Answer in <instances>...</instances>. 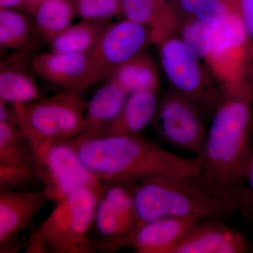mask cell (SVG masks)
I'll return each instance as SVG.
<instances>
[{"mask_svg":"<svg viewBox=\"0 0 253 253\" xmlns=\"http://www.w3.org/2000/svg\"><path fill=\"white\" fill-rule=\"evenodd\" d=\"M69 142L86 169L101 184H139L166 174L201 170L197 158L169 152L139 135H79Z\"/></svg>","mask_w":253,"mask_h":253,"instance_id":"cell-1","label":"cell"},{"mask_svg":"<svg viewBox=\"0 0 253 253\" xmlns=\"http://www.w3.org/2000/svg\"><path fill=\"white\" fill-rule=\"evenodd\" d=\"M134 201L141 224L168 217L224 220L237 211L231 190L201 169L142 181L136 186Z\"/></svg>","mask_w":253,"mask_h":253,"instance_id":"cell-2","label":"cell"},{"mask_svg":"<svg viewBox=\"0 0 253 253\" xmlns=\"http://www.w3.org/2000/svg\"><path fill=\"white\" fill-rule=\"evenodd\" d=\"M253 154V100L224 99L212 118L204 151L202 172L230 190L244 177Z\"/></svg>","mask_w":253,"mask_h":253,"instance_id":"cell-3","label":"cell"},{"mask_svg":"<svg viewBox=\"0 0 253 253\" xmlns=\"http://www.w3.org/2000/svg\"><path fill=\"white\" fill-rule=\"evenodd\" d=\"M253 45L239 11L212 24L211 45L203 63L224 99L253 100Z\"/></svg>","mask_w":253,"mask_h":253,"instance_id":"cell-4","label":"cell"},{"mask_svg":"<svg viewBox=\"0 0 253 253\" xmlns=\"http://www.w3.org/2000/svg\"><path fill=\"white\" fill-rule=\"evenodd\" d=\"M100 189L79 188L56 203L37 229L49 253H92L99 250L89 232L94 225Z\"/></svg>","mask_w":253,"mask_h":253,"instance_id":"cell-5","label":"cell"},{"mask_svg":"<svg viewBox=\"0 0 253 253\" xmlns=\"http://www.w3.org/2000/svg\"><path fill=\"white\" fill-rule=\"evenodd\" d=\"M156 46L169 89L192 103L205 119H212L224 97L202 61L176 33L164 38Z\"/></svg>","mask_w":253,"mask_h":253,"instance_id":"cell-6","label":"cell"},{"mask_svg":"<svg viewBox=\"0 0 253 253\" xmlns=\"http://www.w3.org/2000/svg\"><path fill=\"white\" fill-rule=\"evenodd\" d=\"M26 136L29 144L30 163L48 201L56 204L79 188L101 186V183L82 163L69 141Z\"/></svg>","mask_w":253,"mask_h":253,"instance_id":"cell-7","label":"cell"},{"mask_svg":"<svg viewBox=\"0 0 253 253\" xmlns=\"http://www.w3.org/2000/svg\"><path fill=\"white\" fill-rule=\"evenodd\" d=\"M13 106L18 125L26 135L70 141L84 131L86 102L80 94L59 91L27 104Z\"/></svg>","mask_w":253,"mask_h":253,"instance_id":"cell-8","label":"cell"},{"mask_svg":"<svg viewBox=\"0 0 253 253\" xmlns=\"http://www.w3.org/2000/svg\"><path fill=\"white\" fill-rule=\"evenodd\" d=\"M137 185L120 182L101 184L94 221L103 239L98 242L99 249L110 251L126 247L140 225L134 201Z\"/></svg>","mask_w":253,"mask_h":253,"instance_id":"cell-9","label":"cell"},{"mask_svg":"<svg viewBox=\"0 0 253 253\" xmlns=\"http://www.w3.org/2000/svg\"><path fill=\"white\" fill-rule=\"evenodd\" d=\"M205 120L196 106L169 89L160 100L151 125L163 141L199 158L207 138Z\"/></svg>","mask_w":253,"mask_h":253,"instance_id":"cell-10","label":"cell"},{"mask_svg":"<svg viewBox=\"0 0 253 253\" xmlns=\"http://www.w3.org/2000/svg\"><path fill=\"white\" fill-rule=\"evenodd\" d=\"M151 44L152 33L146 26L126 18L109 23L90 52L100 81Z\"/></svg>","mask_w":253,"mask_h":253,"instance_id":"cell-11","label":"cell"},{"mask_svg":"<svg viewBox=\"0 0 253 253\" xmlns=\"http://www.w3.org/2000/svg\"><path fill=\"white\" fill-rule=\"evenodd\" d=\"M35 74L63 92L80 94L100 81L91 53L69 54L49 51L31 60Z\"/></svg>","mask_w":253,"mask_h":253,"instance_id":"cell-12","label":"cell"},{"mask_svg":"<svg viewBox=\"0 0 253 253\" xmlns=\"http://www.w3.org/2000/svg\"><path fill=\"white\" fill-rule=\"evenodd\" d=\"M47 201L42 189L0 190V253H16L25 247L20 236Z\"/></svg>","mask_w":253,"mask_h":253,"instance_id":"cell-13","label":"cell"},{"mask_svg":"<svg viewBox=\"0 0 253 253\" xmlns=\"http://www.w3.org/2000/svg\"><path fill=\"white\" fill-rule=\"evenodd\" d=\"M249 244L246 236L224 219L200 221L181 239L172 253H243Z\"/></svg>","mask_w":253,"mask_h":253,"instance_id":"cell-14","label":"cell"},{"mask_svg":"<svg viewBox=\"0 0 253 253\" xmlns=\"http://www.w3.org/2000/svg\"><path fill=\"white\" fill-rule=\"evenodd\" d=\"M199 221L192 218L168 217L143 223L126 246L137 253H172Z\"/></svg>","mask_w":253,"mask_h":253,"instance_id":"cell-15","label":"cell"},{"mask_svg":"<svg viewBox=\"0 0 253 253\" xmlns=\"http://www.w3.org/2000/svg\"><path fill=\"white\" fill-rule=\"evenodd\" d=\"M125 18L139 23L152 33L154 44L172 34L179 26L174 6L166 0H121Z\"/></svg>","mask_w":253,"mask_h":253,"instance_id":"cell-16","label":"cell"},{"mask_svg":"<svg viewBox=\"0 0 253 253\" xmlns=\"http://www.w3.org/2000/svg\"><path fill=\"white\" fill-rule=\"evenodd\" d=\"M127 93L114 82L105 79L86 102L85 125L81 135L97 136L114 122L124 107Z\"/></svg>","mask_w":253,"mask_h":253,"instance_id":"cell-17","label":"cell"},{"mask_svg":"<svg viewBox=\"0 0 253 253\" xmlns=\"http://www.w3.org/2000/svg\"><path fill=\"white\" fill-rule=\"evenodd\" d=\"M31 63L14 56L1 63L0 70V100L11 105L27 104L44 96L33 71Z\"/></svg>","mask_w":253,"mask_h":253,"instance_id":"cell-18","label":"cell"},{"mask_svg":"<svg viewBox=\"0 0 253 253\" xmlns=\"http://www.w3.org/2000/svg\"><path fill=\"white\" fill-rule=\"evenodd\" d=\"M158 104V91L131 93L118 117L99 135H139L152 123Z\"/></svg>","mask_w":253,"mask_h":253,"instance_id":"cell-19","label":"cell"},{"mask_svg":"<svg viewBox=\"0 0 253 253\" xmlns=\"http://www.w3.org/2000/svg\"><path fill=\"white\" fill-rule=\"evenodd\" d=\"M105 79L114 82L129 94L139 91H158L161 77L154 56L144 50L115 68Z\"/></svg>","mask_w":253,"mask_h":253,"instance_id":"cell-20","label":"cell"},{"mask_svg":"<svg viewBox=\"0 0 253 253\" xmlns=\"http://www.w3.org/2000/svg\"><path fill=\"white\" fill-rule=\"evenodd\" d=\"M75 15L73 0H40L31 16L35 29L49 42L72 25Z\"/></svg>","mask_w":253,"mask_h":253,"instance_id":"cell-21","label":"cell"},{"mask_svg":"<svg viewBox=\"0 0 253 253\" xmlns=\"http://www.w3.org/2000/svg\"><path fill=\"white\" fill-rule=\"evenodd\" d=\"M110 22L83 21L72 24L57 36L50 40V51L69 54L91 52Z\"/></svg>","mask_w":253,"mask_h":253,"instance_id":"cell-22","label":"cell"},{"mask_svg":"<svg viewBox=\"0 0 253 253\" xmlns=\"http://www.w3.org/2000/svg\"><path fill=\"white\" fill-rule=\"evenodd\" d=\"M34 29V23L22 11L0 9L1 49H21L26 47Z\"/></svg>","mask_w":253,"mask_h":253,"instance_id":"cell-23","label":"cell"},{"mask_svg":"<svg viewBox=\"0 0 253 253\" xmlns=\"http://www.w3.org/2000/svg\"><path fill=\"white\" fill-rule=\"evenodd\" d=\"M29 161V144L22 129L0 123V166H17Z\"/></svg>","mask_w":253,"mask_h":253,"instance_id":"cell-24","label":"cell"},{"mask_svg":"<svg viewBox=\"0 0 253 253\" xmlns=\"http://www.w3.org/2000/svg\"><path fill=\"white\" fill-rule=\"evenodd\" d=\"M212 33V24L195 18L182 21L176 31L186 47L202 62L209 51Z\"/></svg>","mask_w":253,"mask_h":253,"instance_id":"cell-25","label":"cell"},{"mask_svg":"<svg viewBox=\"0 0 253 253\" xmlns=\"http://www.w3.org/2000/svg\"><path fill=\"white\" fill-rule=\"evenodd\" d=\"M76 15L83 21L110 22L123 15L121 0H73Z\"/></svg>","mask_w":253,"mask_h":253,"instance_id":"cell-26","label":"cell"},{"mask_svg":"<svg viewBox=\"0 0 253 253\" xmlns=\"http://www.w3.org/2000/svg\"><path fill=\"white\" fill-rule=\"evenodd\" d=\"M38 182L30 161L17 166H0V190L26 191Z\"/></svg>","mask_w":253,"mask_h":253,"instance_id":"cell-27","label":"cell"},{"mask_svg":"<svg viewBox=\"0 0 253 253\" xmlns=\"http://www.w3.org/2000/svg\"><path fill=\"white\" fill-rule=\"evenodd\" d=\"M236 209L253 224V154L241 181L231 189Z\"/></svg>","mask_w":253,"mask_h":253,"instance_id":"cell-28","label":"cell"},{"mask_svg":"<svg viewBox=\"0 0 253 253\" xmlns=\"http://www.w3.org/2000/svg\"><path fill=\"white\" fill-rule=\"evenodd\" d=\"M211 1V0H175L174 8L179 21V26L182 21L194 18Z\"/></svg>","mask_w":253,"mask_h":253,"instance_id":"cell-29","label":"cell"},{"mask_svg":"<svg viewBox=\"0 0 253 253\" xmlns=\"http://www.w3.org/2000/svg\"><path fill=\"white\" fill-rule=\"evenodd\" d=\"M239 13L253 45V0H239Z\"/></svg>","mask_w":253,"mask_h":253,"instance_id":"cell-30","label":"cell"},{"mask_svg":"<svg viewBox=\"0 0 253 253\" xmlns=\"http://www.w3.org/2000/svg\"><path fill=\"white\" fill-rule=\"evenodd\" d=\"M38 0H0V9H11L32 14Z\"/></svg>","mask_w":253,"mask_h":253,"instance_id":"cell-31","label":"cell"},{"mask_svg":"<svg viewBox=\"0 0 253 253\" xmlns=\"http://www.w3.org/2000/svg\"><path fill=\"white\" fill-rule=\"evenodd\" d=\"M26 253H49L44 240L40 235L38 230L32 231L28 242L26 243Z\"/></svg>","mask_w":253,"mask_h":253,"instance_id":"cell-32","label":"cell"},{"mask_svg":"<svg viewBox=\"0 0 253 253\" xmlns=\"http://www.w3.org/2000/svg\"><path fill=\"white\" fill-rule=\"evenodd\" d=\"M0 123L19 126L14 106L2 100H0Z\"/></svg>","mask_w":253,"mask_h":253,"instance_id":"cell-33","label":"cell"},{"mask_svg":"<svg viewBox=\"0 0 253 253\" xmlns=\"http://www.w3.org/2000/svg\"><path fill=\"white\" fill-rule=\"evenodd\" d=\"M250 82H251V87H252L253 90V63L252 66V69H251V79H250Z\"/></svg>","mask_w":253,"mask_h":253,"instance_id":"cell-34","label":"cell"},{"mask_svg":"<svg viewBox=\"0 0 253 253\" xmlns=\"http://www.w3.org/2000/svg\"><path fill=\"white\" fill-rule=\"evenodd\" d=\"M166 1L169 3V4L174 6V2H175V0H166ZM174 9H175V8H174Z\"/></svg>","mask_w":253,"mask_h":253,"instance_id":"cell-35","label":"cell"},{"mask_svg":"<svg viewBox=\"0 0 253 253\" xmlns=\"http://www.w3.org/2000/svg\"><path fill=\"white\" fill-rule=\"evenodd\" d=\"M38 1H40V0H38Z\"/></svg>","mask_w":253,"mask_h":253,"instance_id":"cell-36","label":"cell"}]
</instances>
